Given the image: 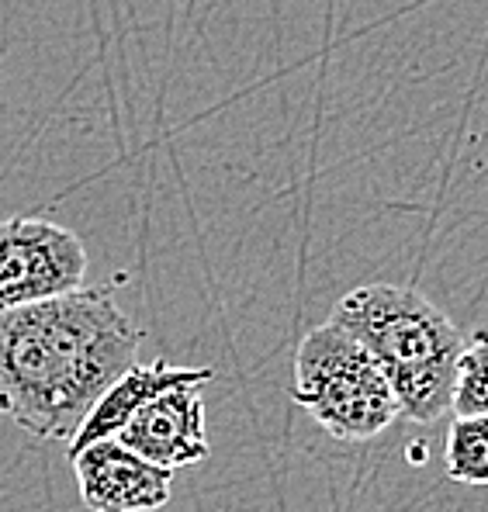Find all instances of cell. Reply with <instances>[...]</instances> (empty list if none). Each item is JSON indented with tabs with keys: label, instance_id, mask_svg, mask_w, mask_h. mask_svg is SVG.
Wrapping results in <instances>:
<instances>
[{
	"label": "cell",
	"instance_id": "6da1fadb",
	"mask_svg": "<svg viewBox=\"0 0 488 512\" xmlns=\"http://www.w3.org/2000/svg\"><path fill=\"white\" fill-rule=\"evenodd\" d=\"M139 333L115 298L66 291L0 312V416L39 440L70 443L125 367Z\"/></svg>",
	"mask_w": 488,
	"mask_h": 512
},
{
	"label": "cell",
	"instance_id": "7a4b0ae2",
	"mask_svg": "<svg viewBox=\"0 0 488 512\" xmlns=\"http://www.w3.org/2000/svg\"><path fill=\"white\" fill-rule=\"evenodd\" d=\"M333 322L374 357L392 384L399 416L409 423L444 416L454 360L464 346L444 308L409 284H364L336 301Z\"/></svg>",
	"mask_w": 488,
	"mask_h": 512
},
{
	"label": "cell",
	"instance_id": "3957f363",
	"mask_svg": "<svg viewBox=\"0 0 488 512\" xmlns=\"http://www.w3.org/2000/svg\"><path fill=\"white\" fill-rule=\"evenodd\" d=\"M291 398L340 443L374 440L402 419L381 367L333 319L298 346Z\"/></svg>",
	"mask_w": 488,
	"mask_h": 512
},
{
	"label": "cell",
	"instance_id": "277c9868",
	"mask_svg": "<svg viewBox=\"0 0 488 512\" xmlns=\"http://www.w3.org/2000/svg\"><path fill=\"white\" fill-rule=\"evenodd\" d=\"M87 250L73 229L45 218L0 222V312L84 288Z\"/></svg>",
	"mask_w": 488,
	"mask_h": 512
},
{
	"label": "cell",
	"instance_id": "5b68a950",
	"mask_svg": "<svg viewBox=\"0 0 488 512\" xmlns=\"http://www.w3.org/2000/svg\"><path fill=\"white\" fill-rule=\"evenodd\" d=\"M201 391L205 384H177V388L160 391L132 412L129 423L115 433V440L163 471L201 464L212 454Z\"/></svg>",
	"mask_w": 488,
	"mask_h": 512
},
{
	"label": "cell",
	"instance_id": "8992f818",
	"mask_svg": "<svg viewBox=\"0 0 488 512\" xmlns=\"http://www.w3.org/2000/svg\"><path fill=\"white\" fill-rule=\"evenodd\" d=\"M80 499L90 512H156L170 502V474L139 457L115 436L70 454Z\"/></svg>",
	"mask_w": 488,
	"mask_h": 512
},
{
	"label": "cell",
	"instance_id": "52a82bcc",
	"mask_svg": "<svg viewBox=\"0 0 488 512\" xmlns=\"http://www.w3.org/2000/svg\"><path fill=\"white\" fill-rule=\"evenodd\" d=\"M215 381L212 367H174L167 360H156V364H132L118 374L108 388L101 391V398L94 402V409L87 412V419L70 440V454H77L80 447L104 436H115L118 429L129 423V416L139 409L142 402H149L153 395L177 384H208Z\"/></svg>",
	"mask_w": 488,
	"mask_h": 512
},
{
	"label": "cell",
	"instance_id": "ba28073f",
	"mask_svg": "<svg viewBox=\"0 0 488 512\" xmlns=\"http://www.w3.org/2000/svg\"><path fill=\"white\" fill-rule=\"evenodd\" d=\"M447 474L461 485H485L488 481V419L457 416L447 429Z\"/></svg>",
	"mask_w": 488,
	"mask_h": 512
},
{
	"label": "cell",
	"instance_id": "9c48e42d",
	"mask_svg": "<svg viewBox=\"0 0 488 512\" xmlns=\"http://www.w3.org/2000/svg\"><path fill=\"white\" fill-rule=\"evenodd\" d=\"M488 346L485 333L471 336L468 346H461L454 360V378H450V402L447 409H454L457 416H485L488 412Z\"/></svg>",
	"mask_w": 488,
	"mask_h": 512
}]
</instances>
